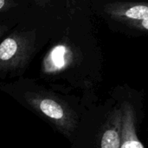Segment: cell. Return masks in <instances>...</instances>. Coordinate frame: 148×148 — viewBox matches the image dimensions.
<instances>
[{
    "label": "cell",
    "mask_w": 148,
    "mask_h": 148,
    "mask_svg": "<svg viewBox=\"0 0 148 148\" xmlns=\"http://www.w3.org/2000/svg\"><path fill=\"white\" fill-rule=\"evenodd\" d=\"M121 128V107L111 92L86 109L72 144L74 148H120Z\"/></svg>",
    "instance_id": "6da1fadb"
},
{
    "label": "cell",
    "mask_w": 148,
    "mask_h": 148,
    "mask_svg": "<svg viewBox=\"0 0 148 148\" xmlns=\"http://www.w3.org/2000/svg\"><path fill=\"white\" fill-rule=\"evenodd\" d=\"M111 92L118 99L122 111L120 148H146L139 137L144 113L143 94L128 85H119Z\"/></svg>",
    "instance_id": "277c9868"
},
{
    "label": "cell",
    "mask_w": 148,
    "mask_h": 148,
    "mask_svg": "<svg viewBox=\"0 0 148 148\" xmlns=\"http://www.w3.org/2000/svg\"><path fill=\"white\" fill-rule=\"evenodd\" d=\"M89 4L93 14L111 31L148 36V0H89Z\"/></svg>",
    "instance_id": "7a4b0ae2"
},
{
    "label": "cell",
    "mask_w": 148,
    "mask_h": 148,
    "mask_svg": "<svg viewBox=\"0 0 148 148\" xmlns=\"http://www.w3.org/2000/svg\"><path fill=\"white\" fill-rule=\"evenodd\" d=\"M35 2L40 7H45V6H47L48 4L50 3L51 0H35Z\"/></svg>",
    "instance_id": "52a82bcc"
},
{
    "label": "cell",
    "mask_w": 148,
    "mask_h": 148,
    "mask_svg": "<svg viewBox=\"0 0 148 148\" xmlns=\"http://www.w3.org/2000/svg\"><path fill=\"white\" fill-rule=\"evenodd\" d=\"M15 5V0H0V12L9 10Z\"/></svg>",
    "instance_id": "8992f818"
},
{
    "label": "cell",
    "mask_w": 148,
    "mask_h": 148,
    "mask_svg": "<svg viewBox=\"0 0 148 148\" xmlns=\"http://www.w3.org/2000/svg\"><path fill=\"white\" fill-rule=\"evenodd\" d=\"M5 31H6V27L4 25H3L2 24H0V38L3 36V34L4 33Z\"/></svg>",
    "instance_id": "ba28073f"
},
{
    "label": "cell",
    "mask_w": 148,
    "mask_h": 148,
    "mask_svg": "<svg viewBox=\"0 0 148 148\" xmlns=\"http://www.w3.org/2000/svg\"><path fill=\"white\" fill-rule=\"evenodd\" d=\"M28 104L73 141L82 117L88 106L82 97L65 98L50 92L25 94Z\"/></svg>",
    "instance_id": "3957f363"
},
{
    "label": "cell",
    "mask_w": 148,
    "mask_h": 148,
    "mask_svg": "<svg viewBox=\"0 0 148 148\" xmlns=\"http://www.w3.org/2000/svg\"><path fill=\"white\" fill-rule=\"evenodd\" d=\"M36 32L16 31L0 43V73H13L24 68L36 45Z\"/></svg>",
    "instance_id": "5b68a950"
}]
</instances>
